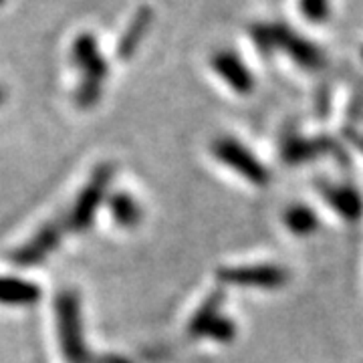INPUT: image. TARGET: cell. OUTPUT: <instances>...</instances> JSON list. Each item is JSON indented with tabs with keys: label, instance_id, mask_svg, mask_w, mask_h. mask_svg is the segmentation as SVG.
<instances>
[{
	"label": "cell",
	"instance_id": "obj_1",
	"mask_svg": "<svg viewBox=\"0 0 363 363\" xmlns=\"http://www.w3.org/2000/svg\"><path fill=\"white\" fill-rule=\"evenodd\" d=\"M73 61L81 75L75 91V104L79 109H91L99 104L107 79V63L101 55L99 43L91 33H81L75 39Z\"/></svg>",
	"mask_w": 363,
	"mask_h": 363
},
{
	"label": "cell",
	"instance_id": "obj_2",
	"mask_svg": "<svg viewBox=\"0 0 363 363\" xmlns=\"http://www.w3.org/2000/svg\"><path fill=\"white\" fill-rule=\"evenodd\" d=\"M55 317H57V335H59L63 357L69 363H91V355L83 335L81 298L75 291L65 289L57 295Z\"/></svg>",
	"mask_w": 363,
	"mask_h": 363
},
{
	"label": "cell",
	"instance_id": "obj_3",
	"mask_svg": "<svg viewBox=\"0 0 363 363\" xmlns=\"http://www.w3.org/2000/svg\"><path fill=\"white\" fill-rule=\"evenodd\" d=\"M252 39L262 51L267 49H281L285 51L297 65L305 69H317L323 65L321 51L309 43V39L301 37L298 33L286 28L285 25H259L252 28Z\"/></svg>",
	"mask_w": 363,
	"mask_h": 363
},
{
	"label": "cell",
	"instance_id": "obj_4",
	"mask_svg": "<svg viewBox=\"0 0 363 363\" xmlns=\"http://www.w3.org/2000/svg\"><path fill=\"white\" fill-rule=\"evenodd\" d=\"M111 178H113V166L111 164H99L97 168L93 169L85 188L79 192L75 206L71 208V212H69L67 224H69L71 230L83 233L93 224L95 214L101 208L105 196H107V186H109Z\"/></svg>",
	"mask_w": 363,
	"mask_h": 363
},
{
	"label": "cell",
	"instance_id": "obj_5",
	"mask_svg": "<svg viewBox=\"0 0 363 363\" xmlns=\"http://www.w3.org/2000/svg\"><path fill=\"white\" fill-rule=\"evenodd\" d=\"M212 154L216 156V160H220L224 166L233 168L234 172H238L240 176H245L252 184H264L269 180L267 168L242 143H238L233 138H218L212 143Z\"/></svg>",
	"mask_w": 363,
	"mask_h": 363
},
{
	"label": "cell",
	"instance_id": "obj_6",
	"mask_svg": "<svg viewBox=\"0 0 363 363\" xmlns=\"http://www.w3.org/2000/svg\"><path fill=\"white\" fill-rule=\"evenodd\" d=\"M61 236H63V222H47L26 240L25 245H21L14 250L11 255V260L18 267H35L47 257H51L52 250L61 242Z\"/></svg>",
	"mask_w": 363,
	"mask_h": 363
},
{
	"label": "cell",
	"instance_id": "obj_7",
	"mask_svg": "<svg viewBox=\"0 0 363 363\" xmlns=\"http://www.w3.org/2000/svg\"><path fill=\"white\" fill-rule=\"evenodd\" d=\"M212 63V69L216 71V75L230 85V89L238 95H248L255 89V79H252V73L250 69L245 65V61L236 55L234 51H228V49H222V51H216L210 59Z\"/></svg>",
	"mask_w": 363,
	"mask_h": 363
},
{
	"label": "cell",
	"instance_id": "obj_8",
	"mask_svg": "<svg viewBox=\"0 0 363 363\" xmlns=\"http://www.w3.org/2000/svg\"><path fill=\"white\" fill-rule=\"evenodd\" d=\"M222 283L236 286H259V289H274L285 281V272L277 267H238V269H222L218 271Z\"/></svg>",
	"mask_w": 363,
	"mask_h": 363
},
{
	"label": "cell",
	"instance_id": "obj_9",
	"mask_svg": "<svg viewBox=\"0 0 363 363\" xmlns=\"http://www.w3.org/2000/svg\"><path fill=\"white\" fill-rule=\"evenodd\" d=\"M152 23H154V11H152V6L143 4V6H140V11L133 14V18L130 21L125 33H123L121 39H119L117 55H119L121 61H128V59H131V57L135 55V51H138L140 45H142L143 37L147 35Z\"/></svg>",
	"mask_w": 363,
	"mask_h": 363
},
{
	"label": "cell",
	"instance_id": "obj_10",
	"mask_svg": "<svg viewBox=\"0 0 363 363\" xmlns=\"http://www.w3.org/2000/svg\"><path fill=\"white\" fill-rule=\"evenodd\" d=\"M40 301V286L18 277H0V305L30 307Z\"/></svg>",
	"mask_w": 363,
	"mask_h": 363
},
{
	"label": "cell",
	"instance_id": "obj_11",
	"mask_svg": "<svg viewBox=\"0 0 363 363\" xmlns=\"http://www.w3.org/2000/svg\"><path fill=\"white\" fill-rule=\"evenodd\" d=\"M109 212L121 228H135L142 222V208L133 196L125 192H117L109 198Z\"/></svg>",
	"mask_w": 363,
	"mask_h": 363
},
{
	"label": "cell",
	"instance_id": "obj_12",
	"mask_svg": "<svg viewBox=\"0 0 363 363\" xmlns=\"http://www.w3.org/2000/svg\"><path fill=\"white\" fill-rule=\"evenodd\" d=\"M220 305H222V293H210L206 301L198 307V311L192 315L190 323H188V333L192 337H204L208 331V327L212 325V321L216 317H220Z\"/></svg>",
	"mask_w": 363,
	"mask_h": 363
},
{
	"label": "cell",
	"instance_id": "obj_13",
	"mask_svg": "<svg viewBox=\"0 0 363 363\" xmlns=\"http://www.w3.org/2000/svg\"><path fill=\"white\" fill-rule=\"evenodd\" d=\"M298 11L307 21L321 25L331 16V0H298Z\"/></svg>",
	"mask_w": 363,
	"mask_h": 363
},
{
	"label": "cell",
	"instance_id": "obj_14",
	"mask_svg": "<svg viewBox=\"0 0 363 363\" xmlns=\"http://www.w3.org/2000/svg\"><path fill=\"white\" fill-rule=\"evenodd\" d=\"M234 333H236V329H234V323L230 319H226V317H216L212 325L208 327L206 335L204 337L214 339V341H230L234 337Z\"/></svg>",
	"mask_w": 363,
	"mask_h": 363
},
{
	"label": "cell",
	"instance_id": "obj_15",
	"mask_svg": "<svg viewBox=\"0 0 363 363\" xmlns=\"http://www.w3.org/2000/svg\"><path fill=\"white\" fill-rule=\"evenodd\" d=\"M4 99H6V91H4V87L0 85V105L4 104Z\"/></svg>",
	"mask_w": 363,
	"mask_h": 363
},
{
	"label": "cell",
	"instance_id": "obj_16",
	"mask_svg": "<svg viewBox=\"0 0 363 363\" xmlns=\"http://www.w3.org/2000/svg\"><path fill=\"white\" fill-rule=\"evenodd\" d=\"M4 2H6V0H0V4H4Z\"/></svg>",
	"mask_w": 363,
	"mask_h": 363
}]
</instances>
